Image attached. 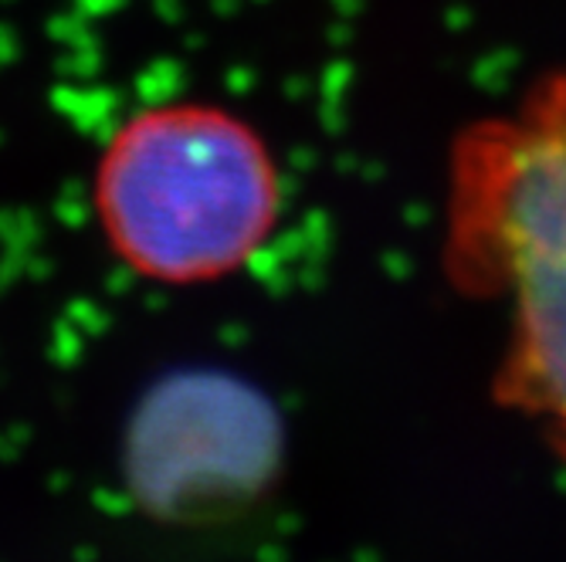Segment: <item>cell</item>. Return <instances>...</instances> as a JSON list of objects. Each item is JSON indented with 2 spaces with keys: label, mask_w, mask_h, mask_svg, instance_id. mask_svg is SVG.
I'll return each mask as SVG.
<instances>
[{
  "label": "cell",
  "mask_w": 566,
  "mask_h": 562,
  "mask_svg": "<svg viewBox=\"0 0 566 562\" xmlns=\"http://www.w3.org/2000/svg\"><path fill=\"white\" fill-rule=\"evenodd\" d=\"M444 214L454 285L509 305L495 396L566 468V72L461 132Z\"/></svg>",
  "instance_id": "1"
},
{
  "label": "cell",
  "mask_w": 566,
  "mask_h": 562,
  "mask_svg": "<svg viewBox=\"0 0 566 562\" xmlns=\"http://www.w3.org/2000/svg\"><path fill=\"white\" fill-rule=\"evenodd\" d=\"M279 170L248 123L164 106L126 123L98 170V211L139 275L200 285L238 272L279 221Z\"/></svg>",
  "instance_id": "2"
},
{
  "label": "cell",
  "mask_w": 566,
  "mask_h": 562,
  "mask_svg": "<svg viewBox=\"0 0 566 562\" xmlns=\"http://www.w3.org/2000/svg\"><path fill=\"white\" fill-rule=\"evenodd\" d=\"M279 450L269 406L238 386H190L153 424L149 481L174 516H228L272 485Z\"/></svg>",
  "instance_id": "3"
}]
</instances>
